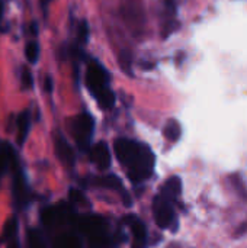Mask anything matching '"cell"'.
I'll list each match as a JSON object with an SVG mask.
<instances>
[{"instance_id":"603a6c76","label":"cell","mask_w":247,"mask_h":248,"mask_svg":"<svg viewBox=\"0 0 247 248\" xmlns=\"http://www.w3.org/2000/svg\"><path fill=\"white\" fill-rule=\"evenodd\" d=\"M22 86L25 89H31L32 87V74L28 70H23V73H22Z\"/></svg>"},{"instance_id":"52a82bcc","label":"cell","mask_w":247,"mask_h":248,"mask_svg":"<svg viewBox=\"0 0 247 248\" xmlns=\"http://www.w3.org/2000/svg\"><path fill=\"white\" fill-rule=\"evenodd\" d=\"M125 222L130 225L131 232H132V248H146L147 244V230L146 225L141 219L137 217H127Z\"/></svg>"},{"instance_id":"9c48e42d","label":"cell","mask_w":247,"mask_h":248,"mask_svg":"<svg viewBox=\"0 0 247 248\" xmlns=\"http://www.w3.org/2000/svg\"><path fill=\"white\" fill-rule=\"evenodd\" d=\"M55 154L60 161H63L66 166L74 164V151L71 145L67 142V140L61 135L55 137Z\"/></svg>"},{"instance_id":"7402d4cb","label":"cell","mask_w":247,"mask_h":248,"mask_svg":"<svg viewBox=\"0 0 247 248\" xmlns=\"http://www.w3.org/2000/svg\"><path fill=\"white\" fill-rule=\"evenodd\" d=\"M70 201H71L73 203H82V202L86 201V198H84V195H83L82 192H79V190H76V189H71V190H70Z\"/></svg>"},{"instance_id":"83f0119b","label":"cell","mask_w":247,"mask_h":248,"mask_svg":"<svg viewBox=\"0 0 247 248\" xmlns=\"http://www.w3.org/2000/svg\"><path fill=\"white\" fill-rule=\"evenodd\" d=\"M45 81H47V89H48V90H51V78H48V77H47V80H45Z\"/></svg>"},{"instance_id":"7c38bea8","label":"cell","mask_w":247,"mask_h":248,"mask_svg":"<svg viewBox=\"0 0 247 248\" xmlns=\"http://www.w3.org/2000/svg\"><path fill=\"white\" fill-rule=\"evenodd\" d=\"M181 192H182V182H181L179 177L173 176V177H170V179L163 185L162 193H160V195H162L163 198H166L167 201L173 202V201H176V199L179 198Z\"/></svg>"},{"instance_id":"ffe728a7","label":"cell","mask_w":247,"mask_h":248,"mask_svg":"<svg viewBox=\"0 0 247 248\" xmlns=\"http://www.w3.org/2000/svg\"><path fill=\"white\" fill-rule=\"evenodd\" d=\"M109 244H111V237L108 235L106 231L89 238V247L90 248H106L109 247Z\"/></svg>"},{"instance_id":"5b68a950","label":"cell","mask_w":247,"mask_h":248,"mask_svg":"<svg viewBox=\"0 0 247 248\" xmlns=\"http://www.w3.org/2000/svg\"><path fill=\"white\" fill-rule=\"evenodd\" d=\"M106 81H108V74L105 68L99 62L92 61L86 71V86L90 90V93L95 96L99 90L106 87Z\"/></svg>"},{"instance_id":"484cf974","label":"cell","mask_w":247,"mask_h":248,"mask_svg":"<svg viewBox=\"0 0 247 248\" xmlns=\"http://www.w3.org/2000/svg\"><path fill=\"white\" fill-rule=\"evenodd\" d=\"M246 231H247V222H245V224H243V225H242V227L239 228V231L236 232V235H243V234H245Z\"/></svg>"},{"instance_id":"9a60e30c","label":"cell","mask_w":247,"mask_h":248,"mask_svg":"<svg viewBox=\"0 0 247 248\" xmlns=\"http://www.w3.org/2000/svg\"><path fill=\"white\" fill-rule=\"evenodd\" d=\"M15 160V153L7 144L0 142V176L6 171L9 164Z\"/></svg>"},{"instance_id":"2e32d148","label":"cell","mask_w":247,"mask_h":248,"mask_svg":"<svg viewBox=\"0 0 247 248\" xmlns=\"http://www.w3.org/2000/svg\"><path fill=\"white\" fill-rule=\"evenodd\" d=\"M28 246H29V248H48L44 234L35 228L28 231Z\"/></svg>"},{"instance_id":"44dd1931","label":"cell","mask_w":247,"mask_h":248,"mask_svg":"<svg viewBox=\"0 0 247 248\" xmlns=\"http://www.w3.org/2000/svg\"><path fill=\"white\" fill-rule=\"evenodd\" d=\"M26 58L29 60V62H36L38 57H39V46L36 42H29L26 49H25Z\"/></svg>"},{"instance_id":"3957f363","label":"cell","mask_w":247,"mask_h":248,"mask_svg":"<svg viewBox=\"0 0 247 248\" xmlns=\"http://www.w3.org/2000/svg\"><path fill=\"white\" fill-rule=\"evenodd\" d=\"M41 221L45 227H58V225H64V224L74 221V214L68 205L60 203V205L48 206L42 209Z\"/></svg>"},{"instance_id":"cb8c5ba5","label":"cell","mask_w":247,"mask_h":248,"mask_svg":"<svg viewBox=\"0 0 247 248\" xmlns=\"http://www.w3.org/2000/svg\"><path fill=\"white\" fill-rule=\"evenodd\" d=\"M86 39H87V25L86 22H82L79 26V41L86 42Z\"/></svg>"},{"instance_id":"8fae6325","label":"cell","mask_w":247,"mask_h":248,"mask_svg":"<svg viewBox=\"0 0 247 248\" xmlns=\"http://www.w3.org/2000/svg\"><path fill=\"white\" fill-rule=\"evenodd\" d=\"M95 185L98 186H102V187H106V189H112V190H119L124 196V201H125V205H131V199L127 196L125 193V189L122 186V182L119 180V177L114 176V174H108V176H103V177H99L96 179Z\"/></svg>"},{"instance_id":"5bb4252c","label":"cell","mask_w":247,"mask_h":248,"mask_svg":"<svg viewBox=\"0 0 247 248\" xmlns=\"http://www.w3.org/2000/svg\"><path fill=\"white\" fill-rule=\"evenodd\" d=\"M95 97H96V100H98V103H99V106L102 109H111L114 106V103H115V94L112 93V90L108 86L103 87L102 90H99L95 94Z\"/></svg>"},{"instance_id":"4316f807","label":"cell","mask_w":247,"mask_h":248,"mask_svg":"<svg viewBox=\"0 0 247 248\" xmlns=\"http://www.w3.org/2000/svg\"><path fill=\"white\" fill-rule=\"evenodd\" d=\"M9 248H19V244H17L16 237H15V238H12V240H9Z\"/></svg>"},{"instance_id":"4fadbf2b","label":"cell","mask_w":247,"mask_h":248,"mask_svg":"<svg viewBox=\"0 0 247 248\" xmlns=\"http://www.w3.org/2000/svg\"><path fill=\"white\" fill-rule=\"evenodd\" d=\"M29 125H31V119H29V113L28 112H22L17 118V142L19 145H22L28 137V131H29Z\"/></svg>"},{"instance_id":"8992f818","label":"cell","mask_w":247,"mask_h":248,"mask_svg":"<svg viewBox=\"0 0 247 248\" xmlns=\"http://www.w3.org/2000/svg\"><path fill=\"white\" fill-rule=\"evenodd\" d=\"M77 228L82 234H84L87 238L95 237L98 234H102L106 231V222L99 215H86L76 219Z\"/></svg>"},{"instance_id":"30bf717a","label":"cell","mask_w":247,"mask_h":248,"mask_svg":"<svg viewBox=\"0 0 247 248\" xmlns=\"http://www.w3.org/2000/svg\"><path fill=\"white\" fill-rule=\"evenodd\" d=\"M28 186L25 182L23 174L20 170H16V174L13 177V198L17 205H25L28 201Z\"/></svg>"},{"instance_id":"ac0fdd59","label":"cell","mask_w":247,"mask_h":248,"mask_svg":"<svg viewBox=\"0 0 247 248\" xmlns=\"http://www.w3.org/2000/svg\"><path fill=\"white\" fill-rule=\"evenodd\" d=\"M16 231H17V219L15 217L9 218L3 227V231H1V240L3 241H9L12 238H15L16 235Z\"/></svg>"},{"instance_id":"277c9868","label":"cell","mask_w":247,"mask_h":248,"mask_svg":"<svg viewBox=\"0 0 247 248\" xmlns=\"http://www.w3.org/2000/svg\"><path fill=\"white\" fill-rule=\"evenodd\" d=\"M153 214L154 221L160 228H169L175 222V211L172 206V202L163 198L162 195L154 198L153 202Z\"/></svg>"},{"instance_id":"f1b7e54d","label":"cell","mask_w":247,"mask_h":248,"mask_svg":"<svg viewBox=\"0 0 247 248\" xmlns=\"http://www.w3.org/2000/svg\"><path fill=\"white\" fill-rule=\"evenodd\" d=\"M44 1H48V0H44Z\"/></svg>"},{"instance_id":"d6986e66","label":"cell","mask_w":247,"mask_h":248,"mask_svg":"<svg viewBox=\"0 0 247 248\" xmlns=\"http://www.w3.org/2000/svg\"><path fill=\"white\" fill-rule=\"evenodd\" d=\"M163 134H165V137H166L169 141L175 142V141H178L179 137H181V125H179L176 121H169V122L166 124V126H165Z\"/></svg>"},{"instance_id":"6da1fadb","label":"cell","mask_w":247,"mask_h":248,"mask_svg":"<svg viewBox=\"0 0 247 248\" xmlns=\"http://www.w3.org/2000/svg\"><path fill=\"white\" fill-rule=\"evenodd\" d=\"M115 154L134 183L144 182L153 174L154 154L147 145L121 138L115 141Z\"/></svg>"},{"instance_id":"ba28073f","label":"cell","mask_w":247,"mask_h":248,"mask_svg":"<svg viewBox=\"0 0 247 248\" xmlns=\"http://www.w3.org/2000/svg\"><path fill=\"white\" fill-rule=\"evenodd\" d=\"M90 158L99 170H106L111 166V153L105 142H98L90 150Z\"/></svg>"},{"instance_id":"d4e9b609","label":"cell","mask_w":247,"mask_h":248,"mask_svg":"<svg viewBox=\"0 0 247 248\" xmlns=\"http://www.w3.org/2000/svg\"><path fill=\"white\" fill-rule=\"evenodd\" d=\"M234 182V185H236V187H237V190H239V193H242V196L245 198V199H247V190H246V187L242 185V182H240V179H234L233 180Z\"/></svg>"},{"instance_id":"e0dca14e","label":"cell","mask_w":247,"mask_h":248,"mask_svg":"<svg viewBox=\"0 0 247 248\" xmlns=\"http://www.w3.org/2000/svg\"><path fill=\"white\" fill-rule=\"evenodd\" d=\"M54 248H82V241L73 234H64L55 240Z\"/></svg>"},{"instance_id":"7a4b0ae2","label":"cell","mask_w":247,"mask_h":248,"mask_svg":"<svg viewBox=\"0 0 247 248\" xmlns=\"http://www.w3.org/2000/svg\"><path fill=\"white\" fill-rule=\"evenodd\" d=\"M95 122L89 113H82L71 121V132L80 150L86 151L90 145Z\"/></svg>"}]
</instances>
